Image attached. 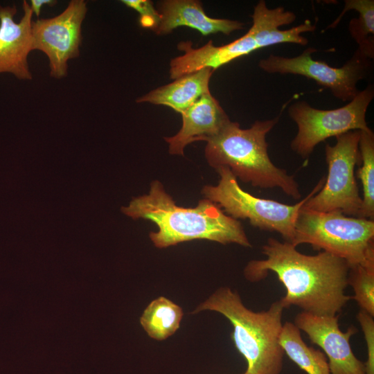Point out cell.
Listing matches in <instances>:
<instances>
[{"instance_id":"10","label":"cell","mask_w":374,"mask_h":374,"mask_svg":"<svg viewBox=\"0 0 374 374\" xmlns=\"http://www.w3.org/2000/svg\"><path fill=\"white\" fill-rule=\"evenodd\" d=\"M87 12L85 1L71 0L60 15L32 21V50L46 55L51 77H65L68 61L79 57L82 24Z\"/></svg>"},{"instance_id":"4","label":"cell","mask_w":374,"mask_h":374,"mask_svg":"<svg viewBox=\"0 0 374 374\" xmlns=\"http://www.w3.org/2000/svg\"><path fill=\"white\" fill-rule=\"evenodd\" d=\"M284 310L276 301L267 310L253 312L245 307L237 292L223 287L197 306L193 314L211 310L229 320L233 328L231 339L247 364L245 374H280L285 353L279 337Z\"/></svg>"},{"instance_id":"19","label":"cell","mask_w":374,"mask_h":374,"mask_svg":"<svg viewBox=\"0 0 374 374\" xmlns=\"http://www.w3.org/2000/svg\"><path fill=\"white\" fill-rule=\"evenodd\" d=\"M350 10L359 12V17L349 24L351 37L358 44L359 49L370 59L374 55V1L346 0L339 16L327 28H335L344 15Z\"/></svg>"},{"instance_id":"11","label":"cell","mask_w":374,"mask_h":374,"mask_svg":"<svg viewBox=\"0 0 374 374\" xmlns=\"http://www.w3.org/2000/svg\"><path fill=\"white\" fill-rule=\"evenodd\" d=\"M294 323L323 350L331 374H365L364 364L355 355L350 344L358 330L351 326L345 332L341 330L339 314L319 316L302 311L296 314Z\"/></svg>"},{"instance_id":"9","label":"cell","mask_w":374,"mask_h":374,"mask_svg":"<svg viewBox=\"0 0 374 374\" xmlns=\"http://www.w3.org/2000/svg\"><path fill=\"white\" fill-rule=\"evenodd\" d=\"M317 51L314 47L305 48L301 55L286 57L271 54L262 59L259 67L269 73L294 74L314 80L320 87L330 90L334 97L349 102L359 93L357 84L371 75L373 70L371 59L359 49L339 68L328 63L314 60L312 55Z\"/></svg>"},{"instance_id":"1","label":"cell","mask_w":374,"mask_h":374,"mask_svg":"<svg viewBox=\"0 0 374 374\" xmlns=\"http://www.w3.org/2000/svg\"><path fill=\"white\" fill-rule=\"evenodd\" d=\"M262 253L266 258L249 261L244 275L258 282L269 271L275 273L286 290L279 300L284 309L294 305L315 315L335 316L352 299L345 294L350 270L346 260L323 251L305 255L291 242L274 238L262 246Z\"/></svg>"},{"instance_id":"15","label":"cell","mask_w":374,"mask_h":374,"mask_svg":"<svg viewBox=\"0 0 374 374\" xmlns=\"http://www.w3.org/2000/svg\"><path fill=\"white\" fill-rule=\"evenodd\" d=\"M157 10L160 18L154 31L159 35L168 34L179 26L192 28L204 36L217 33L229 35L244 28V24L238 21L208 17L197 0L163 1L158 3Z\"/></svg>"},{"instance_id":"25","label":"cell","mask_w":374,"mask_h":374,"mask_svg":"<svg viewBox=\"0 0 374 374\" xmlns=\"http://www.w3.org/2000/svg\"><path fill=\"white\" fill-rule=\"evenodd\" d=\"M242 374H245V373H242Z\"/></svg>"},{"instance_id":"20","label":"cell","mask_w":374,"mask_h":374,"mask_svg":"<svg viewBox=\"0 0 374 374\" xmlns=\"http://www.w3.org/2000/svg\"><path fill=\"white\" fill-rule=\"evenodd\" d=\"M361 167L357 177L361 180L363 197L357 217L374 220V134L360 131L359 141Z\"/></svg>"},{"instance_id":"18","label":"cell","mask_w":374,"mask_h":374,"mask_svg":"<svg viewBox=\"0 0 374 374\" xmlns=\"http://www.w3.org/2000/svg\"><path fill=\"white\" fill-rule=\"evenodd\" d=\"M183 317L182 309L170 299L160 296L145 309L140 322L150 337L164 340L179 328Z\"/></svg>"},{"instance_id":"2","label":"cell","mask_w":374,"mask_h":374,"mask_svg":"<svg viewBox=\"0 0 374 374\" xmlns=\"http://www.w3.org/2000/svg\"><path fill=\"white\" fill-rule=\"evenodd\" d=\"M122 211L133 219L157 224V231L151 232L150 238L159 249L195 239L251 247L241 222L217 204L204 198L193 208L179 206L157 180L152 181L148 194L134 198Z\"/></svg>"},{"instance_id":"21","label":"cell","mask_w":374,"mask_h":374,"mask_svg":"<svg viewBox=\"0 0 374 374\" xmlns=\"http://www.w3.org/2000/svg\"><path fill=\"white\" fill-rule=\"evenodd\" d=\"M348 285L352 287L354 296L351 298L360 310L374 317V267L350 266Z\"/></svg>"},{"instance_id":"24","label":"cell","mask_w":374,"mask_h":374,"mask_svg":"<svg viewBox=\"0 0 374 374\" xmlns=\"http://www.w3.org/2000/svg\"><path fill=\"white\" fill-rule=\"evenodd\" d=\"M56 3L57 1L53 0H31L30 6L33 12L35 13L37 17H39L43 5L47 4L52 6Z\"/></svg>"},{"instance_id":"23","label":"cell","mask_w":374,"mask_h":374,"mask_svg":"<svg viewBox=\"0 0 374 374\" xmlns=\"http://www.w3.org/2000/svg\"><path fill=\"white\" fill-rule=\"evenodd\" d=\"M122 2L139 13V21L143 27L155 30L159 24L160 15L151 1L123 0Z\"/></svg>"},{"instance_id":"14","label":"cell","mask_w":374,"mask_h":374,"mask_svg":"<svg viewBox=\"0 0 374 374\" xmlns=\"http://www.w3.org/2000/svg\"><path fill=\"white\" fill-rule=\"evenodd\" d=\"M182 125L172 136L164 137L171 154L184 155L185 147L195 141H207L230 121L228 115L210 91L204 93L181 114Z\"/></svg>"},{"instance_id":"5","label":"cell","mask_w":374,"mask_h":374,"mask_svg":"<svg viewBox=\"0 0 374 374\" xmlns=\"http://www.w3.org/2000/svg\"><path fill=\"white\" fill-rule=\"evenodd\" d=\"M292 244H309L314 250L346 260L350 266L374 267V220L347 216L339 210L320 212L302 207Z\"/></svg>"},{"instance_id":"3","label":"cell","mask_w":374,"mask_h":374,"mask_svg":"<svg viewBox=\"0 0 374 374\" xmlns=\"http://www.w3.org/2000/svg\"><path fill=\"white\" fill-rule=\"evenodd\" d=\"M279 116L256 121L250 128L241 129L230 121L217 135L206 141L205 157L215 170L227 167L236 178L254 187L279 188L294 199L301 198L294 176L276 166L268 154L267 134Z\"/></svg>"},{"instance_id":"8","label":"cell","mask_w":374,"mask_h":374,"mask_svg":"<svg viewBox=\"0 0 374 374\" xmlns=\"http://www.w3.org/2000/svg\"><path fill=\"white\" fill-rule=\"evenodd\" d=\"M359 130L349 131L336 136L334 145H326L328 175L317 194L303 208L328 212L341 211L345 215L358 217L362 200L355 175V166L360 163Z\"/></svg>"},{"instance_id":"7","label":"cell","mask_w":374,"mask_h":374,"mask_svg":"<svg viewBox=\"0 0 374 374\" xmlns=\"http://www.w3.org/2000/svg\"><path fill=\"white\" fill-rule=\"evenodd\" d=\"M374 97V87L368 85L346 105L334 109H319L305 101H298L288 107L290 118L298 131L291 148L306 159L321 142L349 131L370 132L366 114Z\"/></svg>"},{"instance_id":"17","label":"cell","mask_w":374,"mask_h":374,"mask_svg":"<svg viewBox=\"0 0 374 374\" xmlns=\"http://www.w3.org/2000/svg\"><path fill=\"white\" fill-rule=\"evenodd\" d=\"M279 344L284 353L308 374H331L324 353L308 346L303 340L301 331L294 323H283Z\"/></svg>"},{"instance_id":"12","label":"cell","mask_w":374,"mask_h":374,"mask_svg":"<svg viewBox=\"0 0 374 374\" xmlns=\"http://www.w3.org/2000/svg\"><path fill=\"white\" fill-rule=\"evenodd\" d=\"M23 16L15 21V5L0 3V73H10L17 79L32 80L28 56L32 50L31 25L33 11L27 1L22 4Z\"/></svg>"},{"instance_id":"6","label":"cell","mask_w":374,"mask_h":374,"mask_svg":"<svg viewBox=\"0 0 374 374\" xmlns=\"http://www.w3.org/2000/svg\"><path fill=\"white\" fill-rule=\"evenodd\" d=\"M220 175L216 186L206 185L202 190L204 198L217 204L229 216L247 219L251 226L260 230L278 233L286 242H292L294 224L300 209L322 188V177L308 195L299 202L288 205L275 200L253 196L241 188L237 178L227 167L215 170Z\"/></svg>"},{"instance_id":"22","label":"cell","mask_w":374,"mask_h":374,"mask_svg":"<svg viewBox=\"0 0 374 374\" xmlns=\"http://www.w3.org/2000/svg\"><path fill=\"white\" fill-rule=\"evenodd\" d=\"M357 319L364 334L367 358L364 364L365 374H374V319L373 317L359 310Z\"/></svg>"},{"instance_id":"13","label":"cell","mask_w":374,"mask_h":374,"mask_svg":"<svg viewBox=\"0 0 374 374\" xmlns=\"http://www.w3.org/2000/svg\"><path fill=\"white\" fill-rule=\"evenodd\" d=\"M177 48L184 53L170 61L169 71L172 80L206 68L215 71L260 48L257 35L251 28L241 37L223 46H214L210 40L202 47L194 48L192 42L187 41L181 42Z\"/></svg>"},{"instance_id":"16","label":"cell","mask_w":374,"mask_h":374,"mask_svg":"<svg viewBox=\"0 0 374 374\" xmlns=\"http://www.w3.org/2000/svg\"><path fill=\"white\" fill-rule=\"evenodd\" d=\"M213 72L206 68L182 75L139 97L136 102L166 105L181 114L210 91L209 82Z\"/></svg>"}]
</instances>
